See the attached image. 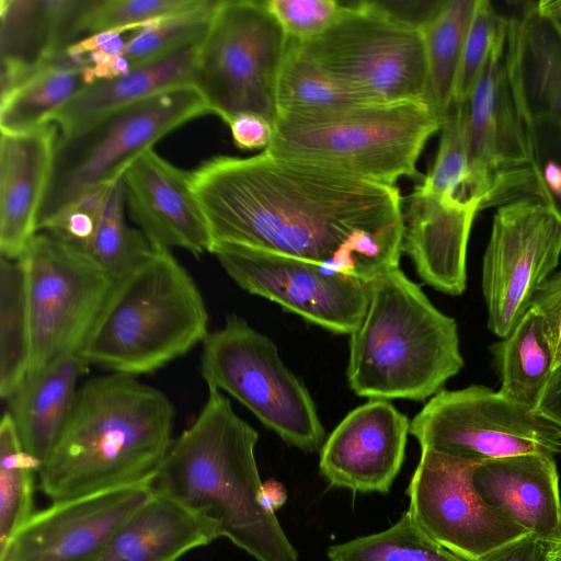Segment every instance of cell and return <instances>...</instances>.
<instances>
[{
  "mask_svg": "<svg viewBox=\"0 0 561 561\" xmlns=\"http://www.w3.org/2000/svg\"><path fill=\"white\" fill-rule=\"evenodd\" d=\"M330 561H466L432 539L409 511L386 530L333 545Z\"/></svg>",
  "mask_w": 561,
  "mask_h": 561,
  "instance_id": "cell-34",
  "label": "cell"
},
{
  "mask_svg": "<svg viewBox=\"0 0 561 561\" xmlns=\"http://www.w3.org/2000/svg\"><path fill=\"white\" fill-rule=\"evenodd\" d=\"M71 0H0V99L64 53Z\"/></svg>",
  "mask_w": 561,
  "mask_h": 561,
  "instance_id": "cell-26",
  "label": "cell"
},
{
  "mask_svg": "<svg viewBox=\"0 0 561 561\" xmlns=\"http://www.w3.org/2000/svg\"><path fill=\"white\" fill-rule=\"evenodd\" d=\"M477 202L445 199L416 187L403 209L402 252L419 277L444 294L458 296L467 284L466 257Z\"/></svg>",
  "mask_w": 561,
  "mask_h": 561,
  "instance_id": "cell-20",
  "label": "cell"
},
{
  "mask_svg": "<svg viewBox=\"0 0 561 561\" xmlns=\"http://www.w3.org/2000/svg\"><path fill=\"white\" fill-rule=\"evenodd\" d=\"M288 42L266 1L219 0L201 42L194 75L208 113L227 125L239 115L255 114L274 126Z\"/></svg>",
  "mask_w": 561,
  "mask_h": 561,
  "instance_id": "cell-9",
  "label": "cell"
},
{
  "mask_svg": "<svg viewBox=\"0 0 561 561\" xmlns=\"http://www.w3.org/2000/svg\"><path fill=\"white\" fill-rule=\"evenodd\" d=\"M174 417L169 397L136 377L89 378L39 468V489L54 503L150 483L174 439Z\"/></svg>",
  "mask_w": 561,
  "mask_h": 561,
  "instance_id": "cell-2",
  "label": "cell"
},
{
  "mask_svg": "<svg viewBox=\"0 0 561 561\" xmlns=\"http://www.w3.org/2000/svg\"><path fill=\"white\" fill-rule=\"evenodd\" d=\"M443 118L430 102L362 105L321 116L279 115L268 153L396 186L422 179L417 161Z\"/></svg>",
  "mask_w": 561,
  "mask_h": 561,
  "instance_id": "cell-6",
  "label": "cell"
},
{
  "mask_svg": "<svg viewBox=\"0 0 561 561\" xmlns=\"http://www.w3.org/2000/svg\"><path fill=\"white\" fill-rule=\"evenodd\" d=\"M57 125L1 131L0 254L20 257L36 232V218L48 182Z\"/></svg>",
  "mask_w": 561,
  "mask_h": 561,
  "instance_id": "cell-23",
  "label": "cell"
},
{
  "mask_svg": "<svg viewBox=\"0 0 561 561\" xmlns=\"http://www.w3.org/2000/svg\"><path fill=\"white\" fill-rule=\"evenodd\" d=\"M266 3L287 36L299 42L321 35L343 8L334 0H268Z\"/></svg>",
  "mask_w": 561,
  "mask_h": 561,
  "instance_id": "cell-42",
  "label": "cell"
},
{
  "mask_svg": "<svg viewBox=\"0 0 561 561\" xmlns=\"http://www.w3.org/2000/svg\"><path fill=\"white\" fill-rule=\"evenodd\" d=\"M202 345L201 374L208 389L230 394L288 445L308 453L322 447L325 430L317 407L268 336L229 314Z\"/></svg>",
  "mask_w": 561,
  "mask_h": 561,
  "instance_id": "cell-10",
  "label": "cell"
},
{
  "mask_svg": "<svg viewBox=\"0 0 561 561\" xmlns=\"http://www.w3.org/2000/svg\"><path fill=\"white\" fill-rule=\"evenodd\" d=\"M92 82L94 77L85 58L61 53L1 99V131H27L50 123L58 110Z\"/></svg>",
  "mask_w": 561,
  "mask_h": 561,
  "instance_id": "cell-28",
  "label": "cell"
},
{
  "mask_svg": "<svg viewBox=\"0 0 561 561\" xmlns=\"http://www.w3.org/2000/svg\"><path fill=\"white\" fill-rule=\"evenodd\" d=\"M299 44L366 104L430 102L421 26L379 2L343 4L327 31Z\"/></svg>",
  "mask_w": 561,
  "mask_h": 561,
  "instance_id": "cell-8",
  "label": "cell"
},
{
  "mask_svg": "<svg viewBox=\"0 0 561 561\" xmlns=\"http://www.w3.org/2000/svg\"><path fill=\"white\" fill-rule=\"evenodd\" d=\"M524 124L535 196L561 221V125L545 118Z\"/></svg>",
  "mask_w": 561,
  "mask_h": 561,
  "instance_id": "cell-40",
  "label": "cell"
},
{
  "mask_svg": "<svg viewBox=\"0 0 561 561\" xmlns=\"http://www.w3.org/2000/svg\"><path fill=\"white\" fill-rule=\"evenodd\" d=\"M508 18L491 2L478 0L466 37L454 89L453 103H462L471 92L491 53L506 42Z\"/></svg>",
  "mask_w": 561,
  "mask_h": 561,
  "instance_id": "cell-39",
  "label": "cell"
},
{
  "mask_svg": "<svg viewBox=\"0 0 561 561\" xmlns=\"http://www.w3.org/2000/svg\"><path fill=\"white\" fill-rule=\"evenodd\" d=\"M505 68L524 123L561 125V19L529 2L508 18Z\"/></svg>",
  "mask_w": 561,
  "mask_h": 561,
  "instance_id": "cell-21",
  "label": "cell"
},
{
  "mask_svg": "<svg viewBox=\"0 0 561 561\" xmlns=\"http://www.w3.org/2000/svg\"><path fill=\"white\" fill-rule=\"evenodd\" d=\"M438 150L430 172L415 187L445 199L477 202L471 181L467 140L460 103H453L442 127ZM481 209V205H480Z\"/></svg>",
  "mask_w": 561,
  "mask_h": 561,
  "instance_id": "cell-37",
  "label": "cell"
},
{
  "mask_svg": "<svg viewBox=\"0 0 561 561\" xmlns=\"http://www.w3.org/2000/svg\"><path fill=\"white\" fill-rule=\"evenodd\" d=\"M535 412L561 431V366L553 371Z\"/></svg>",
  "mask_w": 561,
  "mask_h": 561,
  "instance_id": "cell-46",
  "label": "cell"
},
{
  "mask_svg": "<svg viewBox=\"0 0 561 561\" xmlns=\"http://www.w3.org/2000/svg\"><path fill=\"white\" fill-rule=\"evenodd\" d=\"M217 538L205 516L152 490L113 534L99 561H179Z\"/></svg>",
  "mask_w": 561,
  "mask_h": 561,
  "instance_id": "cell-24",
  "label": "cell"
},
{
  "mask_svg": "<svg viewBox=\"0 0 561 561\" xmlns=\"http://www.w3.org/2000/svg\"><path fill=\"white\" fill-rule=\"evenodd\" d=\"M211 253L245 291L339 334H352L366 313L370 282L322 264L266 251L216 245Z\"/></svg>",
  "mask_w": 561,
  "mask_h": 561,
  "instance_id": "cell-14",
  "label": "cell"
},
{
  "mask_svg": "<svg viewBox=\"0 0 561 561\" xmlns=\"http://www.w3.org/2000/svg\"><path fill=\"white\" fill-rule=\"evenodd\" d=\"M259 433L216 389L193 423L173 439L150 482L205 516L218 536L257 561H297L298 553L264 496L254 448Z\"/></svg>",
  "mask_w": 561,
  "mask_h": 561,
  "instance_id": "cell-3",
  "label": "cell"
},
{
  "mask_svg": "<svg viewBox=\"0 0 561 561\" xmlns=\"http://www.w3.org/2000/svg\"><path fill=\"white\" fill-rule=\"evenodd\" d=\"M504 50L505 44L491 53L471 92L460 103L470 181L481 210L535 196L525 124L508 83Z\"/></svg>",
  "mask_w": 561,
  "mask_h": 561,
  "instance_id": "cell-15",
  "label": "cell"
},
{
  "mask_svg": "<svg viewBox=\"0 0 561 561\" xmlns=\"http://www.w3.org/2000/svg\"><path fill=\"white\" fill-rule=\"evenodd\" d=\"M561 221L536 196L497 206L483 255L482 291L488 328L505 337L558 266Z\"/></svg>",
  "mask_w": 561,
  "mask_h": 561,
  "instance_id": "cell-13",
  "label": "cell"
},
{
  "mask_svg": "<svg viewBox=\"0 0 561 561\" xmlns=\"http://www.w3.org/2000/svg\"><path fill=\"white\" fill-rule=\"evenodd\" d=\"M409 433L410 421L389 400L370 399L324 440L320 473L332 486L387 493L402 467Z\"/></svg>",
  "mask_w": 561,
  "mask_h": 561,
  "instance_id": "cell-18",
  "label": "cell"
},
{
  "mask_svg": "<svg viewBox=\"0 0 561 561\" xmlns=\"http://www.w3.org/2000/svg\"><path fill=\"white\" fill-rule=\"evenodd\" d=\"M123 185L129 217L152 248H180L196 257L211 252L190 172L149 149L126 169Z\"/></svg>",
  "mask_w": 561,
  "mask_h": 561,
  "instance_id": "cell-19",
  "label": "cell"
},
{
  "mask_svg": "<svg viewBox=\"0 0 561 561\" xmlns=\"http://www.w3.org/2000/svg\"><path fill=\"white\" fill-rule=\"evenodd\" d=\"M89 364L73 353L25 377L8 398V411L24 450L42 463L56 445Z\"/></svg>",
  "mask_w": 561,
  "mask_h": 561,
  "instance_id": "cell-25",
  "label": "cell"
},
{
  "mask_svg": "<svg viewBox=\"0 0 561 561\" xmlns=\"http://www.w3.org/2000/svg\"><path fill=\"white\" fill-rule=\"evenodd\" d=\"M41 462L27 454L10 412L0 422V548L35 513V473Z\"/></svg>",
  "mask_w": 561,
  "mask_h": 561,
  "instance_id": "cell-33",
  "label": "cell"
},
{
  "mask_svg": "<svg viewBox=\"0 0 561 561\" xmlns=\"http://www.w3.org/2000/svg\"><path fill=\"white\" fill-rule=\"evenodd\" d=\"M123 176L108 194L104 213L89 254L116 279L152 249L140 230L129 227L124 215Z\"/></svg>",
  "mask_w": 561,
  "mask_h": 561,
  "instance_id": "cell-38",
  "label": "cell"
},
{
  "mask_svg": "<svg viewBox=\"0 0 561 561\" xmlns=\"http://www.w3.org/2000/svg\"><path fill=\"white\" fill-rule=\"evenodd\" d=\"M30 328L25 271L20 257L0 259V396L8 399L25 379Z\"/></svg>",
  "mask_w": 561,
  "mask_h": 561,
  "instance_id": "cell-32",
  "label": "cell"
},
{
  "mask_svg": "<svg viewBox=\"0 0 561 561\" xmlns=\"http://www.w3.org/2000/svg\"><path fill=\"white\" fill-rule=\"evenodd\" d=\"M549 543L531 534L506 542L476 561H546Z\"/></svg>",
  "mask_w": 561,
  "mask_h": 561,
  "instance_id": "cell-45",
  "label": "cell"
},
{
  "mask_svg": "<svg viewBox=\"0 0 561 561\" xmlns=\"http://www.w3.org/2000/svg\"><path fill=\"white\" fill-rule=\"evenodd\" d=\"M530 307L542 320L556 370L561 366V272L547 279L535 295Z\"/></svg>",
  "mask_w": 561,
  "mask_h": 561,
  "instance_id": "cell-43",
  "label": "cell"
},
{
  "mask_svg": "<svg viewBox=\"0 0 561 561\" xmlns=\"http://www.w3.org/2000/svg\"><path fill=\"white\" fill-rule=\"evenodd\" d=\"M219 0L153 21L127 39L123 57L130 69L173 54L205 36Z\"/></svg>",
  "mask_w": 561,
  "mask_h": 561,
  "instance_id": "cell-36",
  "label": "cell"
},
{
  "mask_svg": "<svg viewBox=\"0 0 561 561\" xmlns=\"http://www.w3.org/2000/svg\"><path fill=\"white\" fill-rule=\"evenodd\" d=\"M546 561H561V538L549 543Z\"/></svg>",
  "mask_w": 561,
  "mask_h": 561,
  "instance_id": "cell-47",
  "label": "cell"
},
{
  "mask_svg": "<svg viewBox=\"0 0 561 561\" xmlns=\"http://www.w3.org/2000/svg\"><path fill=\"white\" fill-rule=\"evenodd\" d=\"M194 85L176 88L106 113L57 138L36 232L64 208L118 181L126 169L164 136L207 114Z\"/></svg>",
  "mask_w": 561,
  "mask_h": 561,
  "instance_id": "cell-7",
  "label": "cell"
},
{
  "mask_svg": "<svg viewBox=\"0 0 561 561\" xmlns=\"http://www.w3.org/2000/svg\"><path fill=\"white\" fill-rule=\"evenodd\" d=\"M208 321L191 274L171 250L152 248L114 279L80 353L110 373L151 374L203 343Z\"/></svg>",
  "mask_w": 561,
  "mask_h": 561,
  "instance_id": "cell-5",
  "label": "cell"
},
{
  "mask_svg": "<svg viewBox=\"0 0 561 561\" xmlns=\"http://www.w3.org/2000/svg\"><path fill=\"white\" fill-rule=\"evenodd\" d=\"M201 42L134 67L125 75L95 80L58 110L50 123L58 125L61 134H68L112 111L176 88L194 85Z\"/></svg>",
  "mask_w": 561,
  "mask_h": 561,
  "instance_id": "cell-27",
  "label": "cell"
},
{
  "mask_svg": "<svg viewBox=\"0 0 561 561\" xmlns=\"http://www.w3.org/2000/svg\"><path fill=\"white\" fill-rule=\"evenodd\" d=\"M500 393L535 411L553 371V355L542 320L531 307L501 342L493 346Z\"/></svg>",
  "mask_w": 561,
  "mask_h": 561,
  "instance_id": "cell-29",
  "label": "cell"
},
{
  "mask_svg": "<svg viewBox=\"0 0 561 561\" xmlns=\"http://www.w3.org/2000/svg\"><path fill=\"white\" fill-rule=\"evenodd\" d=\"M410 434L421 449L474 461L561 453L557 426L481 385L439 390L412 419Z\"/></svg>",
  "mask_w": 561,
  "mask_h": 561,
  "instance_id": "cell-12",
  "label": "cell"
},
{
  "mask_svg": "<svg viewBox=\"0 0 561 561\" xmlns=\"http://www.w3.org/2000/svg\"><path fill=\"white\" fill-rule=\"evenodd\" d=\"M113 184L101 187L70 204L39 232H46L89 253Z\"/></svg>",
  "mask_w": 561,
  "mask_h": 561,
  "instance_id": "cell-41",
  "label": "cell"
},
{
  "mask_svg": "<svg viewBox=\"0 0 561 561\" xmlns=\"http://www.w3.org/2000/svg\"><path fill=\"white\" fill-rule=\"evenodd\" d=\"M456 321L400 270L370 282L364 319L350 339V388L369 399L422 401L459 373Z\"/></svg>",
  "mask_w": 561,
  "mask_h": 561,
  "instance_id": "cell-4",
  "label": "cell"
},
{
  "mask_svg": "<svg viewBox=\"0 0 561 561\" xmlns=\"http://www.w3.org/2000/svg\"><path fill=\"white\" fill-rule=\"evenodd\" d=\"M190 174L211 250L266 251L366 282L399 266L404 225L396 186L266 150L213 157Z\"/></svg>",
  "mask_w": 561,
  "mask_h": 561,
  "instance_id": "cell-1",
  "label": "cell"
},
{
  "mask_svg": "<svg viewBox=\"0 0 561 561\" xmlns=\"http://www.w3.org/2000/svg\"><path fill=\"white\" fill-rule=\"evenodd\" d=\"M228 126L234 145L240 149H266L273 138V125L260 115H239Z\"/></svg>",
  "mask_w": 561,
  "mask_h": 561,
  "instance_id": "cell-44",
  "label": "cell"
},
{
  "mask_svg": "<svg viewBox=\"0 0 561 561\" xmlns=\"http://www.w3.org/2000/svg\"><path fill=\"white\" fill-rule=\"evenodd\" d=\"M472 485L491 507L540 540L561 538V496L554 457L522 454L478 462Z\"/></svg>",
  "mask_w": 561,
  "mask_h": 561,
  "instance_id": "cell-22",
  "label": "cell"
},
{
  "mask_svg": "<svg viewBox=\"0 0 561 561\" xmlns=\"http://www.w3.org/2000/svg\"><path fill=\"white\" fill-rule=\"evenodd\" d=\"M151 494L150 483H142L54 502L0 548V561H99L113 534Z\"/></svg>",
  "mask_w": 561,
  "mask_h": 561,
  "instance_id": "cell-17",
  "label": "cell"
},
{
  "mask_svg": "<svg viewBox=\"0 0 561 561\" xmlns=\"http://www.w3.org/2000/svg\"><path fill=\"white\" fill-rule=\"evenodd\" d=\"M201 2L202 0H75L69 22L70 44L110 31H137L146 24L192 9Z\"/></svg>",
  "mask_w": 561,
  "mask_h": 561,
  "instance_id": "cell-35",
  "label": "cell"
},
{
  "mask_svg": "<svg viewBox=\"0 0 561 561\" xmlns=\"http://www.w3.org/2000/svg\"><path fill=\"white\" fill-rule=\"evenodd\" d=\"M364 103L289 38L277 87L279 115L321 116Z\"/></svg>",
  "mask_w": 561,
  "mask_h": 561,
  "instance_id": "cell-31",
  "label": "cell"
},
{
  "mask_svg": "<svg viewBox=\"0 0 561 561\" xmlns=\"http://www.w3.org/2000/svg\"><path fill=\"white\" fill-rule=\"evenodd\" d=\"M478 462L421 449L407 490L408 511L417 525L466 561L529 534L478 495L472 485Z\"/></svg>",
  "mask_w": 561,
  "mask_h": 561,
  "instance_id": "cell-16",
  "label": "cell"
},
{
  "mask_svg": "<svg viewBox=\"0 0 561 561\" xmlns=\"http://www.w3.org/2000/svg\"><path fill=\"white\" fill-rule=\"evenodd\" d=\"M34 375L79 353L114 278L85 251L37 232L21 255Z\"/></svg>",
  "mask_w": 561,
  "mask_h": 561,
  "instance_id": "cell-11",
  "label": "cell"
},
{
  "mask_svg": "<svg viewBox=\"0 0 561 561\" xmlns=\"http://www.w3.org/2000/svg\"><path fill=\"white\" fill-rule=\"evenodd\" d=\"M477 1H437L420 25L426 49L430 102L443 119L454 101L456 78Z\"/></svg>",
  "mask_w": 561,
  "mask_h": 561,
  "instance_id": "cell-30",
  "label": "cell"
}]
</instances>
